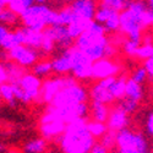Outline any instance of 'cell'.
Returning a JSON list of instances; mask_svg holds the SVG:
<instances>
[{
	"mask_svg": "<svg viewBox=\"0 0 153 153\" xmlns=\"http://www.w3.org/2000/svg\"><path fill=\"white\" fill-rule=\"evenodd\" d=\"M107 31L100 23L92 21L82 36L75 41V48H77L92 62L100 59H107L109 42L104 36Z\"/></svg>",
	"mask_w": 153,
	"mask_h": 153,
	"instance_id": "6da1fadb",
	"label": "cell"
},
{
	"mask_svg": "<svg viewBox=\"0 0 153 153\" xmlns=\"http://www.w3.org/2000/svg\"><path fill=\"white\" fill-rule=\"evenodd\" d=\"M60 143L65 153H90L96 142L94 137L88 131L87 123L77 120L66 126Z\"/></svg>",
	"mask_w": 153,
	"mask_h": 153,
	"instance_id": "7a4b0ae2",
	"label": "cell"
},
{
	"mask_svg": "<svg viewBox=\"0 0 153 153\" xmlns=\"http://www.w3.org/2000/svg\"><path fill=\"white\" fill-rule=\"evenodd\" d=\"M148 4L143 1H129V5L120 12V30L129 36V39L141 41V32L148 26Z\"/></svg>",
	"mask_w": 153,
	"mask_h": 153,
	"instance_id": "3957f363",
	"label": "cell"
},
{
	"mask_svg": "<svg viewBox=\"0 0 153 153\" xmlns=\"http://www.w3.org/2000/svg\"><path fill=\"white\" fill-rule=\"evenodd\" d=\"M21 20L27 27L33 31L43 32L45 28L58 25V11L50 9L47 4H36L21 15Z\"/></svg>",
	"mask_w": 153,
	"mask_h": 153,
	"instance_id": "277c9868",
	"label": "cell"
},
{
	"mask_svg": "<svg viewBox=\"0 0 153 153\" xmlns=\"http://www.w3.org/2000/svg\"><path fill=\"white\" fill-rule=\"evenodd\" d=\"M117 147L118 153H146L148 141L142 134L125 129L117 134Z\"/></svg>",
	"mask_w": 153,
	"mask_h": 153,
	"instance_id": "5b68a950",
	"label": "cell"
},
{
	"mask_svg": "<svg viewBox=\"0 0 153 153\" xmlns=\"http://www.w3.org/2000/svg\"><path fill=\"white\" fill-rule=\"evenodd\" d=\"M87 100V91L79 83L68 86L56 94V97L52 102V108L61 109V108H72L79 104L86 103Z\"/></svg>",
	"mask_w": 153,
	"mask_h": 153,
	"instance_id": "8992f818",
	"label": "cell"
},
{
	"mask_svg": "<svg viewBox=\"0 0 153 153\" xmlns=\"http://www.w3.org/2000/svg\"><path fill=\"white\" fill-rule=\"evenodd\" d=\"M71 52V72L76 79H91L93 62L88 59L81 50L72 47Z\"/></svg>",
	"mask_w": 153,
	"mask_h": 153,
	"instance_id": "52a82bcc",
	"label": "cell"
},
{
	"mask_svg": "<svg viewBox=\"0 0 153 153\" xmlns=\"http://www.w3.org/2000/svg\"><path fill=\"white\" fill-rule=\"evenodd\" d=\"M94 21L100 23L107 32H115L120 30V12L109 6L99 4L96 11Z\"/></svg>",
	"mask_w": 153,
	"mask_h": 153,
	"instance_id": "ba28073f",
	"label": "cell"
},
{
	"mask_svg": "<svg viewBox=\"0 0 153 153\" xmlns=\"http://www.w3.org/2000/svg\"><path fill=\"white\" fill-rule=\"evenodd\" d=\"M43 34L48 37L50 41H53L54 44L62 48L64 50H68L72 48L74 38L71 37L69 28L66 26H61V25H55V26H50L43 31Z\"/></svg>",
	"mask_w": 153,
	"mask_h": 153,
	"instance_id": "9c48e42d",
	"label": "cell"
},
{
	"mask_svg": "<svg viewBox=\"0 0 153 153\" xmlns=\"http://www.w3.org/2000/svg\"><path fill=\"white\" fill-rule=\"evenodd\" d=\"M77 83L74 77H58L48 80L42 86V98L44 102H50L52 103L53 99L56 97V94L68 86Z\"/></svg>",
	"mask_w": 153,
	"mask_h": 153,
	"instance_id": "30bf717a",
	"label": "cell"
},
{
	"mask_svg": "<svg viewBox=\"0 0 153 153\" xmlns=\"http://www.w3.org/2000/svg\"><path fill=\"white\" fill-rule=\"evenodd\" d=\"M7 56L11 59V61L20 64L22 66H33L34 64H37L36 61L38 59V52L27 45H19L7 52Z\"/></svg>",
	"mask_w": 153,
	"mask_h": 153,
	"instance_id": "8fae6325",
	"label": "cell"
},
{
	"mask_svg": "<svg viewBox=\"0 0 153 153\" xmlns=\"http://www.w3.org/2000/svg\"><path fill=\"white\" fill-rule=\"evenodd\" d=\"M17 85L22 88L26 96V103L32 100H36L42 94V82L33 74H25L22 79L17 82Z\"/></svg>",
	"mask_w": 153,
	"mask_h": 153,
	"instance_id": "7c38bea8",
	"label": "cell"
},
{
	"mask_svg": "<svg viewBox=\"0 0 153 153\" xmlns=\"http://www.w3.org/2000/svg\"><path fill=\"white\" fill-rule=\"evenodd\" d=\"M120 71V66L110 59H100L93 62L92 66V79L105 80L109 77H115V75Z\"/></svg>",
	"mask_w": 153,
	"mask_h": 153,
	"instance_id": "4fadbf2b",
	"label": "cell"
},
{
	"mask_svg": "<svg viewBox=\"0 0 153 153\" xmlns=\"http://www.w3.org/2000/svg\"><path fill=\"white\" fill-rule=\"evenodd\" d=\"M97 4L92 0H76L71 4V9L74 11L75 19L82 20L86 22L94 21Z\"/></svg>",
	"mask_w": 153,
	"mask_h": 153,
	"instance_id": "5bb4252c",
	"label": "cell"
},
{
	"mask_svg": "<svg viewBox=\"0 0 153 153\" xmlns=\"http://www.w3.org/2000/svg\"><path fill=\"white\" fill-rule=\"evenodd\" d=\"M114 77H109L105 80L98 81L91 90V97L93 102H99V103L108 104L114 100L113 94L110 93V85L113 82Z\"/></svg>",
	"mask_w": 153,
	"mask_h": 153,
	"instance_id": "9a60e30c",
	"label": "cell"
},
{
	"mask_svg": "<svg viewBox=\"0 0 153 153\" xmlns=\"http://www.w3.org/2000/svg\"><path fill=\"white\" fill-rule=\"evenodd\" d=\"M41 130L45 137H53V136H56L61 132H65L66 126L62 120L58 119L50 111H48L42 120Z\"/></svg>",
	"mask_w": 153,
	"mask_h": 153,
	"instance_id": "2e32d148",
	"label": "cell"
},
{
	"mask_svg": "<svg viewBox=\"0 0 153 153\" xmlns=\"http://www.w3.org/2000/svg\"><path fill=\"white\" fill-rule=\"evenodd\" d=\"M127 124H129V117H127L126 113H124L118 107L115 109L110 110V115H109V119L107 121L109 131H114V132L118 134V132L126 129Z\"/></svg>",
	"mask_w": 153,
	"mask_h": 153,
	"instance_id": "e0dca14e",
	"label": "cell"
},
{
	"mask_svg": "<svg viewBox=\"0 0 153 153\" xmlns=\"http://www.w3.org/2000/svg\"><path fill=\"white\" fill-rule=\"evenodd\" d=\"M70 49L64 50L59 56L53 59L52 66H53V71L54 72L65 74V72L71 71V52H70Z\"/></svg>",
	"mask_w": 153,
	"mask_h": 153,
	"instance_id": "ac0fdd59",
	"label": "cell"
},
{
	"mask_svg": "<svg viewBox=\"0 0 153 153\" xmlns=\"http://www.w3.org/2000/svg\"><path fill=\"white\" fill-rule=\"evenodd\" d=\"M0 45H1L3 50H7V52H10L11 49H14L19 45H25V34L22 28L10 32L5 39L0 42Z\"/></svg>",
	"mask_w": 153,
	"mask_h": 153,
	"instance_id": "d6986e66",
	"label": "cell"
},
{
	"mask_svg": "<svg viewBox=\"0 0 153 153\" xmlns=\"http://www.w3.org/2000/svg\"><path fill=\"white\" fill-rule=\"evenodd\" d=\"M22 31H23V34H25V45L31 47L36 50L42 49L43 39H44L43 32L33 31V30H30L27 27H23Z\"/></svg>",
	"mask_w": 153,
	"mask_h": 153,
	"instance_id": "ffe728a7",
	"label": "cell"
},
{
	"mask_svg": "<svg viewBox=\"0 0 153 153\" xmlns=\"http://www.w3.org/2000/svg\"><path fill=\"white\" fill-rule=\"evenodd\" d=\"M1 65L5 68L6 74H7V82L10 83H17L22 76L25 75L22 68H20L16 62L14 61H6V62H1Z\"/></svg>",
	"mask_w": 153,
	"mask_h": 153,
	"instance_id": "44dd1931",
	"label": "cell"
},
{
	"mask_svg": "<svg viewBox=\"0 0 153 153\" xmlns=\"http://www.w3.org/2000/svg\"><path fill=\"white\" fill-rule=\"evenodd\" d=\"M91 111H92V118L94 121L98 123H104L108 121L109 115H110V110L107 107V104L99 103V102H93L91 105Z\"/></svg>",
	"mask_w": 153,
	"mask_h": 153,
	"instance_id": "7402d4cb",
	"label": "cell"
},
{
	"mask_svg": "<svg viewBox=\"0 0 153 153\" xmlns=\"http://www.w3.org/2000/svg\"><path fill=\"white\" fill-rule=\"evenodd\" d=\"M126 82H127V80H125V77H114V80L110 85V93L113 94L114 99L125 98Z\"/></svg>",
	"mask_w": 153,
	"mask_h": 153,
	"instance_id": "603a6c76",
	"label": "cell"
},
{
	"mask_svg": "<svg viewBox=\"0 0 153 153\" xmlns=\"http://www.w3.org/2000/svg\"><path fill=\"white\" fill-rule=\"evenodd\" d=\"M125 98H129L131 100L138 102L142 99V88L141 85L136 83L135 81H132L131 79L127 80L126 82V91H125Z\"/></svg>",
	"mask_w": 153,
	"mask_h": 153,
	"instance_id": "cb8c5ba5",
	"label": "cell"
},
{
	"mask_svg": "<svg viewBox=\"0 0 153 153\" xmlns=\"http://www.w3.org/2000/svg\"><path fill=\"white\" fill-rule=\"evenodd\" d=\"M34 4V0H7V7L20 16Z\"/></svg>",
	"mask_w": 153,
	"mask_h": 153,
	"instance_id": "d4e9b609",
	"label": "cell"
},
{
	"mask_svg": "<svg viewBox=\"0 0 153 153\" xmlns=\"http://www.w3.org/2000/svg\"><path fill=\"white\" fill-rule=\"evenodd\" d=\"M47 142L43 138H33L23 145L25 153H43L45 151Z\"/></svg>",
	"mask_w": 153,
	"mask_h": 153,
	"instance_id": "484cf974",
	"label": "cell"
},
{
	"mask_svg": "<svg viewBox=\"0 0 153 153\" xmlns=\"http://www.w3.org/2000/svg\"><path fill=\"white\" fill-rule=\"evenodd\" d=\"M87 127H88V131L91 132V135L93 137H103L108 131V125L104 123H98V121H88L87 123Z\"/></svg>",
	"mask_w": 153,
	"mask_h": 153,
	"instance_id": "4316f807",
	"label": "cell"
},
{
	"mask_svg": "<svg viewBox=\"0 0 153 153\" xmlns=\"http://www.w3.org/2000/svg\"><path fill=\"white\" fill-rule=\"evenodd\" d=\"M53 71V66H52V61H39L34 64L32 66V72L33 75H36L38 79L41 77H45L50 72Z\"/></svg>",
	"mask_w": 153,
	"mask_h": 153,
	"instance_id": "83f0119b",
	"label": "cell"
},
{
	"mask_svg": "<svg viewBox=\"0 0 153 153\" xmlns=\"http://www.w3.org/2000/svg\"><path fill=\"white\" fill-rule=\"evenodd\" d=\"M74 20H75V15H74V11H72L71 6L64 7L60 11H58V25L69 27L74 22Z\"/></svg>",
	"mask_w": 153,
	"mask_h": 153,
	"instance_id": "f1b7e54d",
	"label": "cell"
},
{
	"mask_svg": "<svg viewBox=\"0 0 153 153\" xmlns=\"http://www.w3.org/2000/svg\"><path fill=\"white\" fill-rule=\"evenodd\" d=\"M0 93L1 97L7 102V104L11 108H15L17 104V100L14 96V90H12V85L11 83H3L0 86Z\"/></svg>",
	"mask_w": 153,
	"mask_h": 153,
	"instance_id": "f546056e",
	"label": "cell"
},
{
	"mask_svg": "<svg viewBox=\"0 0 153 153\" xmlns=\"http://www.w3.org/2000/svg\"><path fill=\"white\" fill-rule=\"evenodd\" d=\"M19 20V16L16 12L10 10L9 7H3L0 10V21L3 22V25H14Z\"/></svg>",
	"mask_w": 153,
	"mask_h": 153,
	"instance_id": "4dcf8cb0",
	"label": "cell"
},
{
	"mask_svg": "<svg viewBox=\"0 0 153 153\" xmlns=\"http://www.w3.org/2000/svg\"><path fill=\"white\" fill-rule=\"evenodd\" d=\"M136 56L140 59H145V60L153 56V43L151 41V38H147L145 41V44L138 48Z\"/></svg>",
	"mask_w": 153,
	"mask_h": 153,
	"instance_id": "1f68e13d",
	"label": "cell"
},
{
	"mask_svg": "<svg viewBox=\"0 0 153 153\" xmlns=\"http://www.w3.org/2000/svg\"><path fill=\"white\" fill-rule=\"evenodd\" d=\"M137 105H138L137 102L131 100V99H129V98H123V99H120V102H119L118 108L121 109L124 113H126L127 115H129V114L135 113V110L137 109Z\"/></svg>",
	"mask_w": 153,
	"mask_h": 153,
	"instance_id": "d6a6232c",
	"label": "cell"
},
{
	"mask_svg": "<svg viewBox=\"0 0 153 153\" xmlns=\"http://www.w3.org/2000/svg\"><path fill=\"white\" fill-rule=\"evenodd\" d=\"M99 4L109 6L114 10H117L119 12H121L123 10H125L129 5V1H124V0H104V1H100Z\"/></svg>",
	"mask_w": 153,
	"mask_h": 153,
	"instance_id": "836d02e7",
	"label": "cell"
},
{
	"mask_svg": "<svg viewBox=\"0 0 153 153\" xmlns=\"http://www.w3.org/2000/svg\"><path fill=\"white\" fill-rule=\"evenodd\" d=\"M147 76H148L147 70L145 69V66H141V68H137V69L132 72L131 80L135 81V82L138 83V85H141V83H143V82L147 80Z\"/></svg>",
	"mask_w": 153,
	"mask_h": 153,
	"instance_id": "e575fe53",
	"label": "cell"
},
{
	"mask_svg": "<svg viewBox=\"0 0 153 153\" xmlns=\"http://www.w3.org/2000/svg\"><path fill=\"white\" fill-rule=\"evenodd\" d=\"M141 47L140 41H134V39H127L124 44V50L129 55H136L138 48Z\"/></svg>",
	"mask_w": 153,
	"mask_h": 153,
	"instance_id": "d590c367",
	"label": "cell"
},
{
	"mask_svg": "<svg viewBox=\"0 0 153 153\" xmlns=\"http://www.w3.org/2000/svg\"><path fill=\"white\" fill-rule=\"evenodd\" d=\"M102 145H104L107 148L113 147L114 145H117V132L114 131H108L103 137H102Z\"/></svg>",
	"mask_w": 153,
	"mask_h": 153,
	"instance_id": "8d00e7d4",
	"label": "cell"
},
{
	"mask_svg": "<svg viewBox=\"0 0 153 153\" xmlns=\"http://www.w3.org/2000/svg\"><path fill=\"white\" fill-rule=\"evenodd\" d=\"M90 153H108V148L100 142H96Z\"/></svg>",
	"mask_w": 153,
	"mask_h": 153,
	"instance_id": "74e56055",
	"label": "cell"
},
{
	"mask_svg": "<svg viewBox=\"0 0 153 153\" xmlns=\"http://www.w3.org/2000/svg\"><path fill=\"white\" fill-rule=\"evenodd\" d=\"M146 131L149 136H153V113H151L146 121Z\"/></svg>",
	"mask_w": 153,
	"mask_h": 153,
	"instance_id": "f35d334b",
	"label": "cell"
},
{
	"mask_svg": "<svg viewBox=\"0 0 153 153\" xmlns=\"http://www.w3.org/2000/svg\"><path fill=\"white\" fill-rule=\"evenodd\" d=\"M143 66H145V69L147 70L148 76H151V77L153 79V56L149 58V59H147V60H145Z\"/></svg>",
	"mask_w": 153,
	"mask_h": 153,
	"instance_id": "ab89813d",
	"label": "cell"
},
{
	"mask_svg": "<svg viewBox=\"0 0 153 153\" xmlns=\"http://www.w3.org/2000/svg\"><path fill=\"white\" fill-rule=\"evenodd\" d=\"M9 33H10V31L7 30V27L5 26V25H1V26H0V42L4 41L5 38L9 36Z\"/></svg>",
	"mask_w": 153,
	"mask_h": 153,
	"instance_id": "60d3db41",
	"label": "cell"
},
{
	"mask_svg": "<svg viewBox=\"0 0 153 153\" xmlns=\"http://www.w3.org/2000/svg\"><path fill=\"white\" fill-rule=\"evenodd\" d=\"M0 81H1V85L6 83V81H7V74H6V70L3 65L0 66Z\"/></svg>",
	"mask_w": 153,
	"mask_h": 153,
	"instance_id": "b9f144b4",
	"label": "cell"
},
{
	"mask_svg": "<svg viewBox=\"0 0 153 153\" xmlns=\"http://www.w3.org/2000/svg\"><path fill=\"white\" fill-rule=\"evenodd\" d=\"M147 4H148V6L151 9H153V0H149V1H147Z\"/></svg>",
	"mask_w": 153,
	"mask_h": 153,
	"instance_id": "7bdbcfd3",
	"label": "cell"
},
{
	"mask_svg": "<svg viewBox=\"0 0 153 153\" xmlns=\"http://www.w3.org/2000/svg\"><path fill=\"white\" fill-rule=\"evenodd\" d=\"M146 153H151V152H146Z\"/></svg>",
	"mask_w": 153,
	"mask_h": 153,
	"instance_id": "ee69618b",
	"label": "cell"
}]
</instances>
